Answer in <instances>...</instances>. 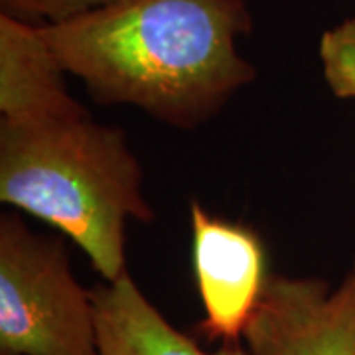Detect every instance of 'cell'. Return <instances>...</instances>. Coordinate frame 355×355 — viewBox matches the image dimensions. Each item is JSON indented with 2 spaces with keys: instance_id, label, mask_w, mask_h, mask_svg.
I'll return each mask as SVG.
<instances>
[{
  "instance_id": "obj_6",
  "label": "cell",
  "mask_w": 355,
  "mask_h": 355,
  "mask_svg": "<svg viewBox=\"0 0 355 355\" xmlns=\"http://www.w3.org/2000/svg\"><path fill=\"white\" fill-rule=\"evenodd\" d=\"M40 24L0 12V123L40 125L85 113Z\"/></svg>"
},
{
  "instance_id": "obj_5",
  "label": "cell",
  "mask_w": 355,
  "mask_h": 355,
  "mask_svg": "<svg viewBox=\"0 0 355 355\" xmlns=\"http://www.w3.org/2000/svg\"><path fill=\"white\" fill-rule=\"evenodd\" d=\"M243 343L253 355H355V259L338 288L270 275Z\"/></svg>"
},
{
  "instance_id": "obj_8",
  "label": "cell",
  "mask_w": 355,
  "mask_h": 355,
  "mask_svg": "<svg viewBox=\"0 0 355 355\" xmlns=\"http://www.w3.org/2000/svg\"><path fill=\"white\" fill-rule=\"evenodd\" d=\"M320 62L331 93L340 99H355V18L322 34Z\"/></svg>"
},
{
  "instance_id": "obj_1",
  "label": "cell",
  "mask_w": 355,
  "mask_h": 355,
  "mask_svg": "<svg viewBox=\"0 0 355 355\" xmlns=\"http://www.w3.org/2000/svg\"><path fill=\"white\" fill-rule=\"evenodd\" d=\"M40 28L93 101L168 127H202L257 77L237 50L253 30L245 0H114Z\"/></svg>"
},
{
  "instance_id": "obj_4",
  "label": "cell",
  "mask_w": 355,
  "mask_h": 355,
  "mask_svg": "<svg viewBox=\"0 0 355 355\" xmlns=\"http://www.w3.org/2000/svg\"><path fill=\"white\" fill-rule=\"evenodd\" d=\"M191 265L203 306L202 334L209 342H243L266 280V251L261 235L245 223L190 205Z\"/></svg>"
},
{
  "instance_id": "obj_7",
  "label": "cell",
  "mask_w": 355,
  "mask_h": 355,
  "mask_svg": "<svg viewBox=\"0 0 355 355\" xmlns=\"http://www.w3.org/2000/svg\"><path fill=\"white\" fill-rule=\"evenodd\" d=\"M91 291L99 355H253L243 342L203 349L166 320L128 272Z\"/></svg>"
},
{
  "instance_id": "obj_3",
  "label": "cell",
  "mask_w": 355,
  "mask_h": 355,
  "mask_svg": "<svg viewBox=\"0 0 355 355\" xmlns=\"http://www.w3.org/2000/svg\"><path fill=\"white\" fill-rule=\"evenodd\" d=\"M0 355H99L93 291L62 237L0 217Z\"/></svg>"
},
{
  "instance_id": "obj_2",
  "label": "cell",
  "mask_w": 355,
  "mask_h": 355,
  "mask_svg": "<svg viewBox=\"0 0 355 355\" xmlns=\"http://www.w3.org/2000/svg\"><path fill=\"white\" fill-rule=\"evenodd\" d=\"M0 200L71 239L103 282L128 272V221H154L125 132L89 111L40 125L0 123Z\"/></svg>"
},
{
  "instance_id": "obj_9",
  "label": "cell",
  "mask_w": 355,
  "mask_h": 355,
  "mask_svg": "<svg viewBox=\"0 0 355 355\" xmlns=\"http://www.w3.org/2000/svg\"><path fill=\"white\" fill-rule=\"evenodd\" d=\"M111 2L114 0H0V12L32 24H53Z\"/></svg>"
}]
</instances>
